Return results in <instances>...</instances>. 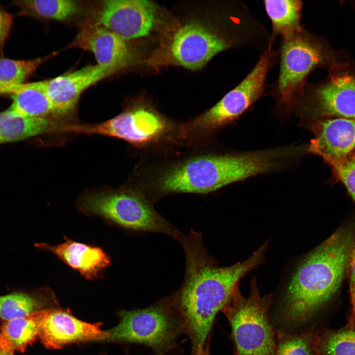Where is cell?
I'll use <instances>...</instances> for the list:
<instances>
[{"label": "cell", "instance_id": "9a60e30c", "mask_svg": "<svg viewBox=\"0 0 355 355\" xmlns=\"http://www.w3.org/2000/svg\"><path fill=\"white\" fill-rule=\"evenodd\" d=\"M118 71L115 68L96 64L44 80L55 115L71 112L84 91Z\"/></svg>", "mask_w": 355, "mask_h": 355}, {"label": "cell", "instance_id": "277c9868", "mask_svg": "<svg viewBox=\"0 0 355 355\" xmlns=\"http://www.w3.org/2000/svg\"><path fill=\"white\" fill-rule=\"evenodd\" d=\"M276 52L279 74L269 85L267 95L275 100L273 111L282 116L293 113L314 70L330 71L342 63L325 39L304 26L294 34L281 38Z\"/></svg>", "mask_w": 355, "mask_h": 355}, {"label": "cell", "instance_id": "d4e9b609", "mask_svg": "<svg viewBox=\"0 0 355 355\" xmlns=\"http://www.w3.org/2000/svg\"><path fill=\"white\" fill-rule=\"evenodd\" d=\"M276 355H316L317 330L311 327L300 334L279 331L276 336Z\"/></svg>", "mask_w": 355, "mask_h": 355}, {"label": "cell", "instance_id": "cb8c5ba5", "mask_svg": "<svg viewBox=\"0 0 355 355\" xmlns=\"http://www.w3.org/2000/svg\"><path fill=\"white\" fill-rule=\"evenodd\" d=\"M44 298L24 291L0 295V318L4 321L28 316L41 310Z\"/></svg>", "mask_w": 355, "mask_h": 355}, {"label": "cell", "instance_id": "8992f818", "mask_svg": "<svg viewBox=\"0 0 355 355\" xmlns=\"http://www.w3.org/2000/svg\"><path fill=\"white\" fill-rule=\"evenodd\" d=\"M118 315L119 322L107 330L105 341L142 344L151 348L156 355H163L183 333L172 296L147 308L122 310Z\"/></svg>", "mask_w": 355, "mask_h": 355}, {"label": "cell", "instance_id": "5b68a950", "mask_svg": "<svg viewBox=\"0 0 355 355\" xmlns=\"http://www.w3.org/2000/svg\"><path fill=\"white\" fill-rule=\"evenodd\" d=\"M272 302V294H260L253 278L249 296L238 288L221 311L231 327L234 355H276V333L268 316Z\"/></svg>", "mask_w": 355, "mask_h": 355}, {"label": "cell", "instance_id": "e0dca14e", "mask_svg": "<svg viewBox=\"0 0 355 355\" xmlns=\"http://www.w3.org/2000/svg\"><path fill=\"white\" fill-rule=\"evenodd\" d=\"M10 95L12 103L8 109L17 116L46 118L55 115L44 80L24 83L15 87Z\"/></svg>", "mask_w": 355, "mask_h": 355}, {"label": "cell", "instance_id": "ffe728a7", "mask_svg": "<svg viewBox=\"0 0 355 355\" xmlns=\"http://www.w3.org/2000/svg\"><path fill=\"white\" fill-rule=\"evenodd\" d=\"M36 312L22 318L4 321L0 327V347L24 352L39 336Z\"/></svg>", "mask_w": 355, "mask_h": 355}, {"label": "cell", "instance_id": "44dd1931", "mask_svg": "<svg viewBox=\"0 0 355 355\" xmlns=\"http://www.w3.org/2000/svg\"><path fill=\"white\" fill-rule=\"evenodd\" d=\"M316 355H355V324L348 320L343 327L317 330Z\"/></svg>", "mask_w": 355, "mask_h": 355}, {"label": "cell", "instance_id": "8fae6325", "mask_svg": "<svg viewBox=\"0 0 355 355\" xmlns=\"http://www.w3.org/2000/svg\"><path fill=\"white\" fill-rule=\"evenodd\" d=\"M39 336L43 344L50 349H60L72 343L105 341L107 331L100 323L83 321L67 311L59 309L41 310L36 312Z\"/></svg>", "mask_w": 355, "mask_h": 355}, {"label": "cell", "instance_id": "3957f363", "mask_svg": "<svg viewBox=\"0 0 355 355\" xmlns=\"http://www.w3.org/2000/svg\"><path fill=\"white\" fill-rule=\"evenodd\" d=\"M353 245L352 233L340 230L305 258L285 295L282 312L285 322L307 321L331 299L340 285Z\"/></svg>", "mask_w": 355, "mask_h": 355}, {"label": "cell", "instance_id": "30bf717a", "mask_svg": "<svg viewBox=\"0 0 355 355\" xmlns=\"http://www.w3.org/2000/svg\"><path fill=\"white\" fill-rule=\"evenodd\" d=\"M169 128V123L160 115L141 107L98 124H67L65 130L66 132L108 136L133 144L142 145L161 137Z\"/></svg>", "mask_w": 355, "mask_h": 355}, {"label": "cell", "instance_id": "f546056e", "mask_svg": "<svg viewBox=\"0 0 355 355\" xmlns=\"http://www.w3.org/2000/svg\"><path fill=\"white\" fill-rule=\"evenodd\" d=\"M0 355H14V351L0 347Z\"/></svg>", "mask_w": 355, "mask_h": 355}, {"label": "cell", "instance_id": "7a4b0ae2", "mask_svg": "<svg viewBox=\"0 0 355 355\" xmlns=\"http://www.w3.org/2000/svg\"><path fill=\"white\" fill-rule=\"evenodd\" d=\"M294 156L291 146L188 159L166 170L158 180L162 193L207 194L231 183L280 170Z\"/></svg>", "mask_w": 355, "mask_h": 355}, {"label": "cell", "instance_id": "52a82bcc", "mask_svg": "<svg viewBox=\"0 0 355 355\" xmlns=\"http://www.w3.org/2000/svg\"><path fill=\"white\" fill-rule=\"evenodd\" d=\"M80 209L130 230L174 236L177 229L160 215L142 193L125 189L84 195Z\"/></svg>", "mask_w": 355, "mask_h": 355}, {"label": "cell", "instance_id": "603a6c76", "mask_svg": "<svg viewBox=\"0 0 355 355\" xmlns=\"http://www.w3.org/2000/svg\"><path fill=\"white\" fill-rule=\"evenodd\" d=\"M46 58L17 60L0 58V95L10 94L34 73Z\"/></svg>", "mask_w": 355, "mask_h": 355}, {"label": "cell", "instance_id": "9c48e42d", "mask_svg": "<svg viewBox=\"0 0 355 355\" xmlns=\"http://www.w3.org/2000/svg\"><path fill=\"white\" fill-rule=\"evenodd\" d=\"M326 78L308 83L292 114L302 122L339 117L355 120V69L342 63Z\"/></svg>", "mask_w": 355, "mask_h": 355}, {"label": "cell", "instance_id": "4316f807", "mask_svg": "<svg viewBox=\"0 0 355 355\" xmlns=\"http://www.w3.org/2000/svg\"><path fill=\"white\" fill-rule=\"evenodd\" d=\"M350 294L351 304V315L348 320L355 324V245L353 246L349 260Z\"/></svg>", "mask_w": 355, "mask_h": 355}, {"label": "cell", "instance_id": "ac0fdd59", "mask_svg": "<svg viewBox=\"0 0 355 355\" xmlns=\"http://www.w3.org/2000/svg\"><path fill=\"white\" fill-rule=\"evenodd\" d=\"M266 13L272 25L270 33L273 44L278 37L290 36L304 26L301 23L304 3L300 0H265Z\"/></svg>", "mask_w": 355, "mask_h": 355}, {"label": "cell", "instance_id": "4fadbf2b", "mask_svg": "<svg viewBox=\"0 0 355 355\" xmlns=\"http://www.w3.org/2000/svg\"><path fill=\"white\" fill-rule=\"evenodd\" d=\"M314 134L307 152L326 162L347 158L355 148V120L331 117L316 120L307 125Z\"/></svg>", "mask_w": 355, "mask_h": 355}, {"label": "cell", "instance_id": "83f0119b", "mask_svg": "<svg viewBox=\"0 0 355 355\" xmlns=\"http://www.w3.org/2000/svg\"><path fill=\"white\" fill-rule=\"evenodd\" d=\"M12 24V15L0 7V50L1 52L10 35Z\"/></svg>", "mask_w": 355, "mask_h": 355}, {"label": "cell", "instance_id": "7402d4cb", "mask_svg": "<svg viewBox=\"0 0 355 355\" xmlns=\"http://www.w3.org/2000/svg\"><path fill=\"white\" fill-rule=\"evenodd\" d=\"M13 4L20 14L58 21L70 19L79 9L76 2L71 0H20Z\"/></svg>", "mask_w": 355, "mask_h": 355}, {"label": "cell", "instance_id": "f1b7e54d", "mask_svg": "<svg viewBox=\"0 0 355 355\" xmlns=\"http://www.w3.org/2000/svg\"><path fill=\"white\" fill-rule=\"evenodd\" d=\"M192 355H210L209 347L208 345L200 346L193 349Z\"/></svg>", "mask_w": 355, "mask_h": 355}, {"label": "cell", "instance_id": "2e32d148", "mask_svg": "<svg viewBox=\"0 0 355 355\" xmlns=\"http://www.w3.org/2000/svg\"><path fill=\"white\" fill-rule=\"evenodd\" d=\"M36 246L52 252L87 280L98 278L110 263L102 248L68 239L55 246L43 243Z\"/></svg>", "mask_w": 355, "mask_h": 355}, {"label": "cell", "instance_id": "d6986e66", "mask_svg": "<svg viewBox=\"0 0 355 355\" xmlns=\"http://www.w3.org/2000/svg\"><path fill=\"white\" fill-rule=\"evenodd\" d=\"M59 126L47 118L18 116L7 109L0 112V144L57 132Z\"/></svg>", "mask_w": 355, "mask_h": 355}, {"label": "cell", "instance_id": "6da1fadb", "mask_svg": "<svg viewBox=\"0 0 355 355\" xmlns=\"http://www.w3.org/2000/svg\"><path fill=\"white\" fill-rule=\"evenodd\" d=\"M173 237L184 251L185 271L181 287L172 297L183 333L194 349L205 345L216 316L230 302L239 281L261 263L267 244L243 262L220 267L208 252L200 233L177 230Z\"/></svg>", "mask_w": 355, "mask_h": 355}, {"label": "cell", "instance_id": "ba28073f", "mask_svg": "<svg viewBox=\"0 0 355 355\" xmlns=\"http://www.w3.org/2000/svg\"><path fill=\"white\" fill-rule=\"evenodd\" d=\"M276 50L270 47L259 53L258 59L245 77L215 105L190 123L199 132H213L232 123L261 98L267 95V78L278 64Z\"/></svg>", "mask_w": 355, "mask_h": 355}, {"label": "cell", "instance_id": "7c38bea8", "mask_svg": "<svg viewBox=\"0 0 355 355\" xmlns=\"http://www.w3.org/2000/svg\"><path fill=\"white\" fill-rule=\"evenodd\" d=\"M157 20V7L147 0H108L97 21L125 40L148 35Z\"/></svg>", "mask_w": 355, "mask_h": 355}, {"label": "cell", "instance_id": "5bb4252c", "mask_svg": "<svg viewBox=\"0 0 355 355\" xmlns=\"http://www.w3.org/2000/svg\"><path fill=\"white\" fill-rule=\"evenodd\" d=\"M70 47L90 51L97 64L119 71L126 67L131 57L125 40L98 21L83 24Z\"/></svg>", "mask_w": 355, "mask_h": 355}, {"label": "cell", "instance_id": "484cf974", "mask_svg": "<svg viewBox=\"0 0 355 355\" xmlns=\"http://www.w3.org/2000/svg\"><path fill=\"white\" fill-rule=\"evenodd\" d=\"M327 163L332 167L355 202V158L331 160Z\"/></svg>", "mask_w": 355, "mask_h": 355}]
</instances>
